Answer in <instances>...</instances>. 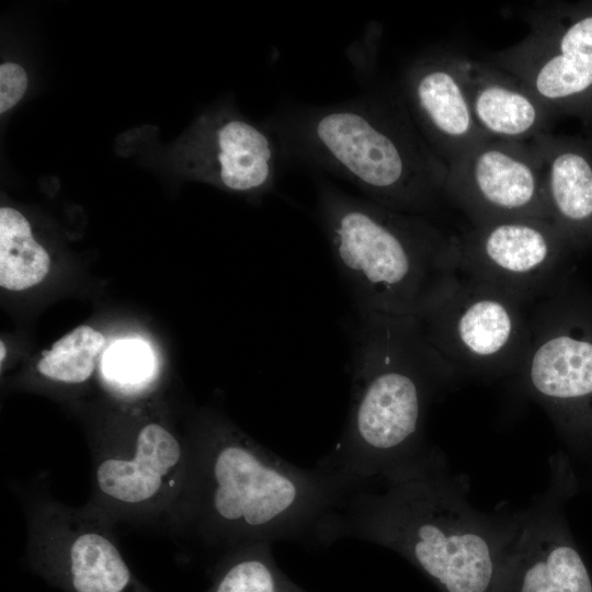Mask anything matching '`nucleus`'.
Wrapping results in <instances>:
<instances>
[{"instance_id": "nucleus-1", "label": "nucleus", "mask_w": 592, "mask_h": 592, "mask_svg": "<svg viewBox=\"0 0 592 592\" xmlns=\"http://www.w3.org/2000/svg\"><path fill=\"white\" fill-rule=\"evenodd\" d=\"M443 453L354 488L334 523L332 543L356 538L389 548L441 592H499L521 524L516 513H485Z\"/></svg>"}, {"instance_id": "nucleus-2", "label": "nucleus", "mask_w": 592, "mask_h": 592, "mask_svg": "<svg viewBox=\"0 0 592 592\" xmlns=\"http://www.w3.org/2000/svg\"><path fill=\"white\" fill-rule=\"evenodd\" d=\"M264 124L282 163L340 178L385 207L426 216L445 197L447 163L418 129L397 86L330 105L285 104Z\"/></svg>"}, {"instance_id": "nucleus-3", "label": "nucleus", "mask_w": 592, "mask_h": 592, "mask_svg": "<svg viewBox=\"0 0 592 592\" xmlns=\"http://www.w3.org/2000/svg\"><path fill=\"white\" fill-rule=\"evenodd\" d=\"M352 487L321 462L298 467L225 424L194 449L187 516L200 536L226 551L276 542L329 546Z\"/></svg>"}, {"instance_id": "nucleus-4", "label": "nucleus", "mask_w": 592, "mask_h": 592, "mask_svg": "<svg viewBox=\"0 0 592 592\" xmlns=\"http://www.w3.org/2000/svg\"><path fill=\"white\" fill-rule=\"evenodd\" d=\"M358 315L350 412L333 452L321 460L352 488L430 449L424 441L426 411L454 374L425 340L415 317Z\"/></svg>"}, {"instance_id": "nucleus-5", "label": "nucleus", "mask_w": 592, "mask_h": 592, "mask_svg": "<svg viewBox=\"0 0 592 592\" xmlns=\"http://www.w3.org/2000/svg\"><path fill=\"white\" fill-rule=\"evenodd\" d=\"M317 215L358 314L419 318L459 285V237L317 178Z\"/></svg>"}, {"instance_id": "nucleus-6", "label": "nucleus", "mask_w": 592, "mask_h": 592, "mask_svg": "<svg viewBox=\"0 0 592 592\" xmlns=\"http://www.w3.org/2000/svg\"><path fill=\"white\" fill-rule=\"evenodd\" d=\"M528 34L487 59L551 113L592 123V1L549 2L524 13Z\"/></svg>"}, {"instance_id": "nucleus-7", "label": "nucleus", "mask_w": 592, "mask_h": 592, "mask_svg": "<svg viewBox=\"0 0 592 592\" xmlns=\"http://www.w3.org/2000/svg\"><path fill=\"white\" fill-rule=\"evenodd\" d=\"M577 489L567 456L550 457L546 490L522 510L499 592H592V576L571 535L565 503Z\"/></svg>"}, {"instance_id": "nucleus-8", "label": "nucleus", "mask_w": 592, "mask_h": 592, "mask_svg": "<svg viewBox=\"0 0 592 592\" xmlns=\"http://www.w3.org/2000/svg\"><path fill=\"white\" fill-rule=\"evenodd\" d=\"M476 280L473 288L460 282L417 319L425 340L447 363L454 354L456 365L500 373L516 365L514 356L525 339L524 321L516 294Z\"/></svg>"}, {"instance_id": "nucleus-9", "label": "nucleus", "mask_w": 592, "mask_h": 592, "mask_svg": "<svg viewBox=\"0 0 592 592\" xmlns=\"http://www.w3.org/2000/svg\"><path fill=\"white\" fill-rule=\"evenodd\" d=\"M444 194L475 226L512 218L551 221L543 164L531 140L479 143L447 164Z\"/></svg>"}, {"instance_id": "nucleus-10", "label": "nucleus", "mask_w": 592, "mask_h": 592, "mask_svg": "<svg viewBox=\"0 0 592 592\" xmlns=\"http://www.w3.org/2000/svg\"><path fill=\"white\" fill-rule=\"evenodd\" d=\"M32 560L42 576L67 592H150L132 573L103 524L58 504L36 515Z\"/></svg>"}, {"instance_id": "nucleus-11", "label": "nucleus", "mask_w": 592, "mask_h": 592, "mask_svg": "<svg viewBox=\"0 0 592 592\" xmlns=\"http://www.w3.org/2000/svg\"><path fill=\"white\" fill-rule=\"evenodd\" d=\"M93 476L98 497L122 512L152 511L182 493L189 506L194 452L186 453L163 425L147 423L136 434L132 451L100 453Z\"/></svg>"}, {"instance_id": "nucleus-12", "label": "nucleus", "mask_w": 592, "mask_h": 592, "mask_svg": "<svg viewBox=\"0 0 592 592\" xmlns=\"http://www.w3.org/2000/svg\"><path fill=\"white\" fill-rule=\"evenodd\" d=\"M522 382L574 449H592V339L589 335L576 328L545 334L523 362Z\"/></svg>"}, {"instance_id": "nucleus-13", "label": "nucleus", "mask_w": 592, "mask_h": 592, "mask_svg": "<svg viewBox=\"0 0 592 592\" xmlns=\"http://www.w3.org/2000/svg\"><path fill=\"white\" fill-rule=\"evenodd\" d=\"M397 87L418 129L447 164L487 139L475 121L453 50L423 52L407 65Z\"/></svg>"}, {"instance_id": "nucleus-14", "label": "nucleus", "mask_w": 592, "mask_h": 592, "mask_svg": "<svg viewBox=\"0 0 592 592\" xmlns=\"http://www.w3.org/2000/svg\"><path fill=\"white\" fill-rule=\"evenodd\" d=\"M568 244L551 221L535 218L487 223L459 237L462 267L514 294L540 282Z\"/></svg>"}, {"instance_id": "nucleus-15", "label": "nucleus", "mask_w": 592, "mask_h": 592, "mask_svg": "<svg viewBox=\"0 0 592 592\" xmlns=\"http://www.w3.org/2000/svg\"><path fill=\"white\" fill-rule=\"evenodd\" d=\"M475 117L487 138L530 141L549 133L553 113L516 78L487 59L454 52Z\"/></svg>"}, {"instance_id": "nucleus-16", "label": "nucleus", "mask_w": 592, "mask_h": 592, "mask_svg": "<svg viewBox=\"0 0 592 592\" xmlns=\"http://www.w3.org/2000/svg\"><path fill=\"white\" fill-rule=\"evenodd\" d=\"M202 134L200 167L226 189L254 196L276 187L282 158L277 141L264 125L238 116H220Z\"/></svg>"}, {"instance_id": "nucleus-17", "label": "nucleus", "mask_w": 592, "mask_h": 592, "mask_svg": "<svg viewBox=\"0 0 592 592\" xmlns=\"http://www.w3.org/2000/svg\"><path fill=\"white\" fill-rule=\"evenodd\" d=\"M531 143L543 164L551 223L570 244L585 242L592 238V145L549 133Z\"/></svg>"}, {"instance_id": "nucleus-18", "label": "nucleus", "mask_w": 592, "mask_h": 592, "mask_svg": "<svg viewBox=\"0 0 592 592\" xmlns=\"http://www.w3.org/2000/svg\"><path fill=\"white\" fill-rule=\"evenodd\" d=\"M49 257L36 242L27 219L16 209H0V285L23 291L38 284L49 271Z\"/></svg>"}, {"instance_id": "nucleus-19", "label": "nucleus", "mask_w": 592, "mask_h": 592, "mask_svg": "<svg viewBox=\"0 0 592 592\" xmlns=\"http://www.w3.org/2000/svg\"><path fill=\"white\" fill-rule=\"evenodd\" d=\"M206 592H307L276 565L272 544L258 543L234 549L217 567Z\"/></svg>"}, {"instance_id": "nucleus-20", "label": "nucleus", "mask_w": 592, "mask_h": 592, "mask_svg": "<svg viewBox=\"0 0 592 592\" xmlns=\"http://www.w3.org/2000/svg\"><path fill=\"white\" fill-rule=\"evenodd\" d=\"M105 344L104 335L89 326H80L56 341L38 362V372L53 380L78 384L87 380Z\"/></svg>"}, {"instance_id": "nucleus-21", "label": "nucleus", "mask_w": 592, "mask_h": 592, "mask_svg": "<svg viewBox=\"0 0 592 592\" xmlns=\"http://www.w3.org/2000/svg\"><path fill=\"white\" fill-rule=\"evenodd\" d=\"M153 360L146 344L123 341L109 350L104 357V373L123 386L141 384L152 372Z\"/></svg>"}, {"instance_id": "nucleus-22", "label": "nucleus", "mask_w": 592, "mask_h": 592, "mask_svg": "<svg viewBox=\"0 0 592 592\" xmlns=\"http://www.w3.org/2000/svg\"><path fill=\"white\" fill-rule=\"evenodd\" d=\"M27 76L22 66L4 62L0 66V112L14 106L24 95Z\"/></svg>"}, {"instance_id": "nucleus-23", "label": "nucleus", "mask_w": 592, "mask_h": 592, "mask_svg": "<svg viewBox=\"0 0 592 592\" xmlns=\"http://www.w3.org/2000/svg\"><path fill=\"white\" fill-rule=\"evenodd\" d=\"M1 354H0V358H1V362L3 361L4 356H5V348H4V344L3 342L1 341Z\"/></svg>"}]
</instances>
